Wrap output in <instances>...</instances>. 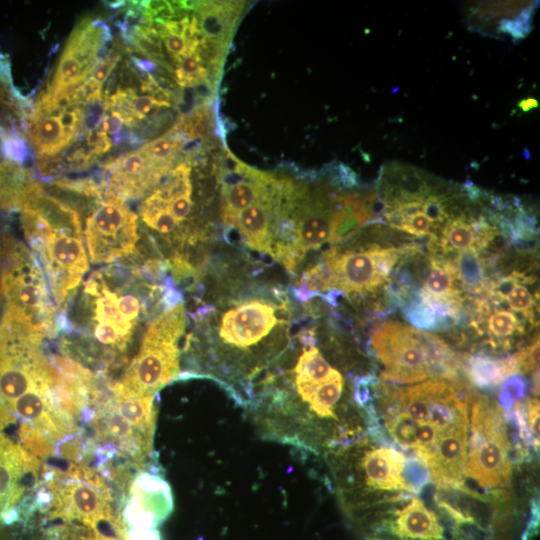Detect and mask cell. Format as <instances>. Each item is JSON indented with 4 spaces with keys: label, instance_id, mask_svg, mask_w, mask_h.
I'll list each match as a JSON object with an SVG mask.
<instances>
[{
    "label": "cell",
    "instance_id": "603a6c76",
    "mask_svg": "<svg viewBox=\"0 0 540 540\" xmlns=\"http://www.w3.org/2000/svg\"><path fill=\"white\" fill-rule=\"evenodd\" d=\"M403 313L409 323L419 330H437L438 318L434 308L426 301L420 291L412 292L402 304Z\"/></svg>",
    "mask_w": 540,
    "mask_h": 540
},
{
    "label": "cell",
    "instance_id": "d4e9b609",
    "mask_svg": "<svg viewBox=\"0 0 540 540\" xmlns=\"http://www.w3.org/2000/svg\"><path fill=\"white\" fill-rule=\"evenodd\" d=\"M197 52L187 55L178 62L176 80L181 86L197 84L206 78V69L200 64Z\"/></svg>",
    "mask_w": 540,
    "mask_h": 540
},
{
    "label": "cell",
    "instance_id": "f1b7e54d",
    "mask_svg": "<svg viewBox=\"0 0 540 540\" xmlns=\"http://www.w3.org/2000/svg\"><path fill=\"white\" fill-rule=\"evenodd\" d=\"M433 229L437 228L421 211L407 218L401 230L416 237H422L432 234Z\"/></svg>",
    "mask_w": 540,
    "mask_h": 540
},
{
    "label": "cell",
    "instance_id": "ac0fdd59",
    "mask_svg": "<svg viewBox=\"0 0 540 540\" xmlns=\"http://www.w3.org/2000/svg\"><path fill=\"white\" fill-rule=\"evenodd\" d=\"M275 185L270 177L249 171L247 180L228 183L223 188L224 211L223 220L232 226L239 212L263 198Z\"/></svg>",
    "mask_w": 540,
    "mask_h": 540
},
{
    "label": "cell",
    "instance_id": "2e32d148",
    "mask_svg": "<svg viewBox=\"0 0 540 540\" xmlns=\"http://www.w3.org/2000/svg\"><path fill=\"white\" fill-rule=\"evenodd\" d=\"M279 185H275L263 198L237 214L232 226H236L246 245L251 249L272 256L273 231L272 208L280 201Z\"/></svg>",
    "mask_w": 540,
    "mask_h": 540
},
{
    "label": "cell",
    "instance_id": "484cf974",
    "mask_svg": "<svg viewBox=\"0 0 540 540\" xmlns=\"http://www.w3.org/2000/svg\"><path fill=\"white\" fill-rule=\"evenodd\" d=\"M508 306L516 311L521 312L533 324V307L535 300L530 291L522 284H517L506 297Z\"/></svg>",
    "mask_w": 540,
    "mask_h": 540
},
{
    "label": "cell",
    "instance_id": "9a60e30c",
    "mask_svg": "<svg viewBox=\"0 0 540 540\" xmlns=\"http://www.w3.org/2000/svg\"><path fill=\"white\" fill-rule=\"evenodd\" d=\"M171 167L142 147L107 165L104 191L123 201L141 198L159 184Z\"/></svg>",
    "mask_w": 540,
    "mask_h": 540
},
{
    "label": "cell",
    "instance_id": "d6a6232c",
    "mask_svg": "<svg viewBox=\"0 0 540 540\" xmlns=\"http://www.w3.org/2000/svg\"><path fill=\"white\" fill-rule=\"evenodd\" d=\"M118 59V54H113L102 58L92 70L91 76L89 78L95 83L103 86V83L106 81L107 77L112 72L113 68L116 66Z\"/></svg>",
    "mask_w": 540,
    "mask_h": 540
},
{
    "label": "cell",
    "instance_id": "277c9868",
    "mask_svg": "<svg viewBox=\"0 0 540 540\" xmlns=\"http://www.w3.org/2000/svg\"><path fill=\"white\" fill-rule=\"evenodd\" d=\"M326 459L345 521L383 501L419 493L406 479V459L394 448L361 436L328 452Z\"/></svg>",
    "mask_w": 540,
    "mask_h": 540
},
{
    "label": "cell",
    "instance_id": "836d02e7",
    "mask_svg": "<svg viewBox=\"0 0 540 540\" xmlns=\"http://www.w3.org/2000/svg\"><path fill=\"white\" fill-rule=\"evenodd\" d=\"M517 106L523 112H529L530 110L537 108L539 106V103L535 98L528 97L520 100L517 103Z\"/></svg>",
    "mask_w": 540,
    "mask_h": 540
},
{
    "label": "cell",
    "instance_id": "6da1fadb",
    "mask_svg": "<svg viewBox=\"0 0 540 540\" xmlns=\"http://www.w3.org/2000/svg\"><path fill=\"white\" fill-rule=\"evenodd\" d=\"M302 343L253 389L244 408L263 439L326 455L364 435L365 414L314 340Z\"/></svg>",
    "mask_w": 540,
    "mask_h": 540
},
{
    "label": "cell",
    "instance_id": "8992f818",
    "mask_svg": "<svg viewBox=\"0 0 540 540\" xmlns=\"http://www.w3.org/2000/svg\"><path fill=\"white\" fill-rule=\"evenodd\" d=\"M371 347L384 367L381 378L387 381L413 384L456 375L454 354L444 341L403 323L388 321L377 327Z\"/></svg>",
    "mask_w": 540,
    "mask_h": 540
},
{
    "label": "cell",
    "instance_id": "5b68a950",
    "mask_svg": "<svg viewBox=\"0 0 540 540\" xmlns=\"http://www.w3.org/2000/svg\"><path fill=\"white\" fill-rule=\"evenodd\" d=\"M3 267L0 292L5 301L3 323L44 339L58 332V315L37 257L9 236L0 238Z\"/></svg>",
    "mask_w": 540,
    "mask_h": 540
},
{
    "label": "cell",
    "instance_id": "4dcf8cb0",
    "mask_svg": "<svg viewBox=\"0 0 540 540\" xmlns=\"http://www.w3.org/2000/svg\"><path fill=\"white\" fill-rule=\"evenodd\" d=\"M519 371H538L539 369V338L516 354Z\"/></svg>",
    "mask_w": 540,
    "mask_h": 540
},
{
    "label": "cell",
    "instance_id": "8fae6325",
    "mask_svg": "<svg viewBox=\"0 0 540 540\" xmlns=\"http://www.w3.org/2000/svg\"><path fill=\"white\" fill-rule=\"evenodd\" d=\"M402 254V248H382L377 244L345 252L332 249L322 261L328 274L329 289L346 293L373 292L389 281Z\"/></svg>",
    "mask_w": 540,
    "mask_h": 540
},
{
    "label": "cell",
    "instance_id": "3957f363",
    "mask_svg": "<svg viewBox=\"0 0 540 540\" xmlns=\"http://www.w3.org/2000/svg\"><path fill=\"white\" fill-rule=\"evenodd\" d=\"M20 209L26 239L40 259L55 302L61 306L89 268L80 215L71 205L45 194L40 184Z\"/></svg>",
    "mask_w": 540,
    "mask_h": 540
},
{
    "label": "cell",
    "instance_id": "f546056e",
    "mask_svg": "<svg viewBox=\"0 0 540 540\" xmlns=\"http://www.w3.org/2000/svg\"><path fill=\"white\" fill-rule=\"evenodd\" d=\"M525 393V383L518 375L507 379L502 387L500 400L505 408H508L513 400L521 398Z\"/></svg>",
    "mask_w": 540,
    "mask_h": 540
},
{
    "label": "cell",
    "instance_id": "7c38bea8",
    "mask_svg": "<svg viewBox=\"0 0 540 540\" xmlns=\"http://www.w3.org/2000/svg\"><path fill=\"white\" fill-rule=\"evenodd\" d=\"M84 116L85 108L79 104L61 108L40 96L23 122L35 158L56 157L83 136Z\"/></svg>",
    "mask_w": 540,
    "mask_h": 540
},
{
    "label": "cell",
    "instance_id": "83f0119b",
    "mask_svg": "<svg viewBox=\"0 0 540 540\" xmlns=\"http://www.w3.org/2000/svg\"><path fill=\"white\" fill-rule=\"evenodd\" d=\"M527 428L535 450L539 448V400L528 399L524 405Z\"/></svg>",
    "mask_w": 540,
    "mask_h": 540
},
{
    "label": "cell",
    "instance_id": "7a4b0ae2",
    "mask_svg": "<svg viewBox=\"0 0 540 540\" xmlns=\"http://www.w3.org/2000/svg\"><path fill=\"white\" fill-rule=\"evenodd\" d=\"M148 277V268L121 263L93 271L64 303L58 331L100 355L123 353L140 325L166 302L163 287Z\"/></svg>",
    "mask_w": 540,
    "mask_h": 540
},
{
    "label": "cell",
    "instance_id": "52a82bcc",
    "mask_svg": "<svg viewBox=\"0 0 540 540\" xmlns=\"http://www.w3.org/2000/svg\"><path fill=\"white\" fill-rule=\"evenodd\" d=\"M185 328L181 303L153 320L142 336L138 353L111 388L127 395L154 396L175 379L180 373V342Z\"/></svg>",
    "mask_w": 540,
    "mask_h": 540
},
{
    "label": "cell",
    "instance_id": "30bf717a",
    "mask_svg": "<svg viewBox=\"0 0 540 540\" xmlns=\"http://www.w3.org/2000/svg\"><path fill=\"white\" fill-rule=\"evenodd\" d=\"M137 220L125 201L104 191L86 221L84 233L90 261L112 263L132 255L139 239Z\"/></svg>",
    "mask_w": 540,
    "mask_h": 540
},
{
    "label": "cell",
    "instance_id": "1f68e13d",
    "mask_svg": "<svg viewBox=\"0 0 540 540\" xmlns=\"http://www.w3.org/2000/svg\"><path fill=\"white\" fill-rule=\"evenodd\" d=\"M111 147V139L103 130H94L86 136V148L96 159L97 156L106 153Z\"/></svg>",
    "mask_w": 540,
    "mask_h": 540
},
{
    "label": "cell",
    "instance_id": "9c48e42d",
    "mask_svg": "<svg viewBox=\"0 0 540 540\" xmlns=\"http://www.w3.org/2000/svg\"><path fill=\"white\" fill-rule=\"evenodd\" d=\"M42 341L1 322L0 402L4 407L30 391L57 387L59 374L40 349Z\"/></svg>",
    "mask_w": 540,
    "mask_h": 540
},
{
    "label": "cell",
    "instance_id": "4316f807",
    "mask_svg": "<svg viewBox=\"0 0 540 540\" xmlns=\"http://www.w3.org/2000/svg\"><path fill=\"white\" fill-rule=\"evenodd\" d=\"M422 212L437 229L448 219L444 201L439 195L427 196L422 203Z\"/></svg>",
    "mask_w": 540,
    "mask_h": 540
},
{
    "label": "cell",
    "instance_id": "e0dca14e",
    "mask_svg": "<svg viewBox=\"0 0 540 540\" xmlns=\"http://www.w3.org/2000/svg\"><path fill=\"white\" fill-rule=\"evenodd\" d=\"M38 465L34 456L0 432V503H14L23 491L19 481Z\"/></svg>",
    "mask_w": 540,
    "mask_h": 540
},
{
    "label": "cell",
    "instance_id": "d6986e66",
    "mask_svg": "<svg viewBox=\"0 0 540 540\" xmlns=\"http://www.w3.org/2000/svg\"><path fill=\"white\" fill-rule=\"evenodd\" d=\"M519 372L516 354L506 359H496L483 354L470 357L468 376L478 387L487 388L500 384L505 378Z\"/></svg>",
    "mask_w": 540,
    "mask_h": 540
},
{
    "label": "cell",
    "instance_id": "5bb4252c",
    "mask_svg": "<svg viewBox=\"0 0 540 540\" xmlns=\"http://www.w3.org/2000/svg\"><path fill=\"white\" fill-rule=\"evenodd\" d=\"M50 487L57 514L90 525L110 518L107 487L91 471L73 466L67 474L57 475Z\"/></svg>",
    "mask_w": 540,
    "mask_h": 540
},
{
    "label": "cell",
    "instance_id": "ba28073f",
    "mask_svg": "<svg viewBox=\"0 0 540 540\" xmlns=\"http://www.w3.org/2000/svg\"><path fill=\"white\" fill-rule=\"evenodd\" d=\"M463 472L480 487L497 488L510 484L511 443L504 415L497 403L480 397L471 410V437L467 442Z\"/></svg>",
    "mask_w": 540,
    "mask_h": 540
},
{
    "label": "cell",
    "instance_id": "44dd1931",
    "mask_svg": "<svg viewBox=\"0 0 540 540\" xmlns=\"http://www.w3.org/2000/svg\"><path fill=\"white\" fill-rule=\"evenodd\" d=\"M463 290L469 294L487 293L490 282L486 276V263L475 249L458 252L453 262Z\"/></svg>",
    "mask_w": 540,
    "mask_h": 540
},
{
    "label": "cell",
    "instance_id": "4fadbf2b",
    "mask_svg": "<svg viewBox=\"0 0 540 540\" xmlns=\"http://www.w3.org/2000/svg\"><path fill=\"white\" fill-rule=\"evenodd\" d=\"M110 40L111 32L104 21L96 19L79 23L69 36L46 91L59 95L81 85L102 59L101 52Z\"/></svg>",
    "mask_w": 540,
    "mask_h": 540
},
{
    "label": "cell",
    "instance_id": "cb8c5ba5",
    "mask_svg": "<svg viewBox=\"0 0 540 540\" xmlns=\"http://www.w3.org/2000/svg\"><path fill=\"white\" fill-rule=\"evenodd\" d=\"M487 328L490 335V344L493 348H496L503 339L522 330L519 320L512 312L499 309L489 315ZM505 341L509 344L507 339ZM509 346L511 347L510 344Z\"/></svg>",
    "mask_w": 540,
    "mask_h": 540
},
{
    "label": "cell",
    "instance_id": "ffe728a7",
    "mask_svg": "<svg viewBox=\"0 0 540 540\" xmlns=\"http://www.w3.org/2000/svg\"><path fill=\"white\" fill-rule=\"evenodd\" d=\"M423 285L422 289L435 297L461 299L463 287L452 261L430 258Z\"/></svg>",
    "mask_w": 540,
    "mask_h": 540
},
{
    "label": "cell",
    "instance_id": "7402d4cb",
    "mask_svg": "<svg viewBox=\"0 0 540 540\" xmlns=\"http://www.w3.org/2000/svg\"><path fill=\"white\" fill-rule=\"evenodd\" d=\"M477 237L471 220L466 216L448 218L439 237V246L443 254L451 251L476 250Z\"/></svg>",
    "mask_w": 540,
    "mask_h": 540
}]
</instances>
